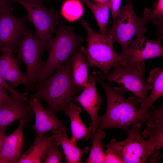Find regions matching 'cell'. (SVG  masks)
Instances as JSON below:
<instances>
[{
    "label": "cell",
    "mask_w": 163,
    "mask_h": 163,
    "mask_svg": "<svg viewBox=\"0 0 163 163\" xmlns=\"http://www.w3.org/2000/svg\"><path fill=\"white\" fill-rule=\"evenodd\" d=\"M102 85L105 92L107 106L105 114L98 117V129L120 128L127 132L133 123L139 121H147L151 116L150 110L141 113L137 109L140 103L135 96L127 99L123 96L125 92L122 87L112 88L110 82H104L96 79Z\"/></svg>",
    "instance_id": "obj_1"
},
{
    "label": "cell",
    "mask_w": 163,
    "mask_h": 163,
    "mask_svg": "<svg viewBox=\"0 0 163 163\" xmlns=\"http://www.w3.org/2000/svg\"><path fill=\"white\" fill-rule=\"evenodd\" d=\"M71 56L64 65L59 67L54 73L46 79L38 82L35 92L29 97L47 105V110L56 115L63 110L72 101L75 95L80 91L75 85L71 73Z\"/></svg>",
    "instance_id": "obj_2"
},
{
    "label": "cell",
    "mask_w": 163,
    "mask_h": 163,
    "mask_svg": "<svg viewBox=\"0 0 163 163\" xmlns=\"http://www.w3.org/2000/svg\"><path fill=\"white\" fill-rule=\"evenodd\" d=\"M56 33V37L50 39L46 44L45 50L48 51V56L38 82L49 77L59 67L67 62L85 40L61 21Z\"/></svg>",
    "instance_id": "obj_3"
},
{
    "label": "cell",
    "mask_w": 163,
    "mask_h": 163,
    "mask_svg": "<svg viewBox=\"0 0 163 163\" xmlns=\"http://www.w3.org/2000/svg\"><path fill=\"white\" fill-rule=\"evenodd\" d=\"M81 23L88 34V48L85 50V59L89 68L95 67L107 74L112 67L120 66L122 61L120 54L114 50V42L111 36L96 33L85 20Z\"/></svg>",
    "instance_id": "obj_4"
},
{
    "label": "cell",
    "mask_w": 163,
    "mask_h": 163,
    "mask_svg": "<svg viewBox=\"0 0 163 163\" xmlns=\"http://www.w3.org/2000/svg\"><path fill=\"white\" fill-rule=\"evenodd\" d=\"M48 41L37 38L26 26L24 36L18 44L17 58L24 62L27 68L26 92L35 88L40 79L45 64L42 56Z\"/></svg>",
    "instance_id": "obj_5"
},
{
    "label": "cell",
    "mask_w": 163,
    "mask_h": 163,
    "mask_svg": "<svg viewBox=\"0 0 163 163\" xmlns=\"http://www.w3.org/2000/svg\"><path fill=\"white\" fill-rule=\"evenodd\" d=\"M142 126V124L139 122L133 123L127 132L128 136L125 140L118 141L112 138L108 144H104V148L111 149L123 163L147 162L156 149L149 140L144 139L141 135Z\"/></svg>",
    "instance_id": "obj_6"
},
{
    "label": "cell",
    "mask_w": 163,
    "mask_h": 163,
    "mask_svg": "<svg viewBox=\"0 0 163 163\" xmlns=\"http://www.w3.org/2000/svg\"><path fill=\"white\" fill-rule=\"evenodd\" d=\"M148 22L144 17L139 18L136 15L132 0H128L126 5H121L113 25L107 29L106 34L111 36L114 42L120 44L121 53H123L127 50L135 35L147 31L145 26Z\"/></svg>",
    "instance_id": "obj_7"
},
{
    "label": "cell",
    "mask_w": 163,
    "mask_h": 163,
    "mask_svg": "<svg viewBox=\"0 0 163 163\" xmlns=\"http://www.w3.org/2000/svg\"><path fill=\"white\" fill-rule=\"evenodd\" d=\"M145 65L142 62L136 66L125 67L117 66L113 67L112 72L104 75L101 71L97 72L96 79L114 82L124 88L125 91L133 94L142 105L152 86L145 81L144 75Z\"/></svg>",
    "instance_id": "obj_8"
},
{
    "label": "cell",
    "mask_w": 163,
    "mask_h": 163,
    "mask_svg": "<svg viewBox=\"0 0 163 163\" xmlns=\"http://www.w3.org/2000/svg\"><path fill=\"white\" fill-rule=\"evenodd\" d=\"M21 5L27 10V20L34 25L37 38L48 41L56 33L60 22V15L57 11L46 8L43 0H8Z\"/></svg>",
    "instance_id": "obj_9"
},
{
    "label": "cell",
    "mask_w": 163,
    "mask_h": 163,
    "mask_svg": "<svg viewBox=\"0 0 163 163\" xmlns=\"http://www.w3.org/2000/svg\"><path fill=\"white\" fill-rule=\"evenodd\" d=\"M145 33L143 32L136 35V38L132 41L126 51L120 54L122 61L121 66H136L146 60L163 56L161 39L149 40L145 36Z\"/></svg>",
    "instance_id": "obj_10"
},
{
    "label": "cell",
    "mask_w": 163,
    "mask_h": 163,
    "mask_svg": "<svg viewBox=\"0 0 163 163\" xmlns=\"http://www.w3.org/2000/svg\"><path fill=\"white\" fill-rule=\"evenodd\" d=\"M13 11L10 3L0 7V50L5 46L14 52L24 36L27 17H16Z\"/></svg>",
    "instance_id": "obj_11"
},
{
    "label": "cell",
    "mask_w": 163,
    "mask_h": 163,
    "mask_svg": "<svg viewBox=\"0 0 163 163\" xmlns=\"http://www.w3.org/2000/svg\"><path fill=\"white\" fill-rule=\"evenodd\" d=\"M28 97H21L10 93L0 105V130L5 133L6 129L15 121H30L34 113Z\"/></svg>",
    "instance_id": "obj_12"
},
{
    "label": "cell",
    "mask_w": 163,
    "mask_h": 163,
    "mask_svg": "<svg viewBox=\"0 0 163 163\" xmlns=\"http://www.w3.org/2000/svg\"><path fill=\"white\" fill-rule=\"evenodd\" d=\"M97 72L94 70L89 76L87 84L81 94L74 97L72 101L79 103L90 116L91 122L89 129L90 136L99 126L98 112L102 98L98 95L96 87Z\"/></svg>",
    "instance_id": "obj_13"
},
{
    "label": "cell",
    "mask_w": 163,
    "mask_h": 163,
    "mask_svg": "<svg viewBox=\"0 0 163 163\" xmlns=\"http://www.w3.org/2000/svg\"><path fill=\"white\" fill-rule=\"evenodd\" d=\"M0 76L15 89L18 86L26 85L27 78L20 68L21 61L13 55L8 48L2 47L0 50Z\"/></svg>",
    "instance_id": "obj_14"
},
{
    "label": "cell",
    "mask_w": 163,
    "mask_h": 163,
    "mask_svg": "<svg viewBox=\"0 0 163 163\" xmlns=\"http://www.w3.org/2000/svg\"><path fill=\"white\" fill-rule=\"evenodd\" d=\"M28 102L35 114V123L32 126L36 133L35 141L45 135L47 131L51 130H61L67 131V129L64 125L62 121L58 119L56 115L46 110L42 102L29 97Z\"/></svg>",
    "instance_id": "obj_15"
},
{
    "label": "cell",
    "mask_w": 163,
    "mask_h": 163,
    "mask_svg": "<svg viewBox=\"0 0 163 163\" xmlns=\"http://www.w3.org/2000/svg\"><path fill=\"white\" fill-rule=\"evenodd\" d=\"M27 123L20 120L18 128L6 136L0 152V156L5 163H15L20 157L24 145L23 130Z\"/></svg>",
    "instance_id": "obj_16"
},
{
    "label": "cell",
    "mask_w": 163,
    "mask_h": 163,
    "mask_svg": "<svg viewBox=\"0 0 163 163\" xmlns=\"http://www.w3.org/2000/svg\"><path fill=\"white\" fill-rule=\"evenodd\" d=\"M147 128L143 136L147 138L156 149L163 147V107L161 104L151 112V116L147 121Z\"/></svg>",
    "instance_id": "obj_17"
},
{
    "label": "cell",
    "mask_w": 163,
    "mask_h": 163,
    "mask_svg": "<svg viewBox=\"0 0 163 163\" xmlns=\"http://www.w3.org/2000/svg\"><path fill=\"white\" fill-rule=\"evenodd\" d=\"M85 49L80 47L71 56V75L75 85L80 91L84 88L88 81L89 67L85 60Z\"/></svg>",
    "instance_id": "obj_18"
},
{
    "label": "cell",
    "mask_w": 163,
    "mask_h": 163,
    "mask_svg": "<svg viewBox=\"0 0 163 163\" xmlns=\"http://www.w3.org/2000/svg\"><path fill=\"white\" fill-rule=\"evenodd\" d=\"M82 110L81 107L72 101L63 110L70 120L72 133L70 140L75 144L80 139L84 138L87 140L91 137L89 128L84 124L80 115Z\"/></svg>",
    "instance_id": "obj_19"
},
{
    "label": "cell",
    "mask_w": 163,
    "mask_h": 163,
    "mask_svg": "<svg viewBox=\"0 0 163 163\" xmlns=\"http://www.w3.org/2000/svg\"><path fill=\"white\" fill-rule=\"evenodd\" d=\"M67 132L61 130H53L54 141L56 144L62 146L65 156L66 163H81L83 155L88 152L90 148L87 146L83 149H80L76 144L72 142Z\"/></svg>",
    "instance_id": "obj_20"
},
{
    "label": "cell",
    "mask_w": 163,
    "mask_h": 163,
    "mask_svg": "<svg viewBox=\"0 0 163 163\" xmlns=\"http://www.w3.org/2000/svg\"><path fill=\"white\" fill-rule=\"evenodd\" d=\"M147 82L152 86V91L149 96L146 97L143 103L138 109L141 113L152 110L153 104L163 95V70L160 68L153 69L150 72Z\"/></svg>",
    "instance_id": "obj_21"
},
{
    "label": "cell",
    "mask_w": 163,
    "mask_h": 163,
    "mask_svg": "<svg viewBox=\"0 0 163 163\" xmlns=\"http://www.w3.org/2000/svg\"><path fill=\"white\" fill-rule=\"evenodd\" d=\"M54 137L45 135L36 140L32 145L21 155L15 163H39L43 160L48 148Z\"/></svg>",
    "instance_id": "obj_22"
},
{
    "label": "cell",
    "mask_w": 163,
    "mask_h": 163,
    "mask_svg": "<svg viewBox=\"0 0 163 163\" xmlns=\"http://www.w3.org/2000/svg\"><path fill=\"white\" fill-rule=\"evenodd\" d=\"M91 10L99 27L101 34L106 35L110 10L109 0L94 3L90 0H80Z\"/></svg>",
    "instance_id": "obj_23"
},
{
    "label": "cell",
    "mask_w": 163,
    "mask_h": 163,
    "mask_svg": "<svg viewBox=\"0 0 163 163\" xmlns=\"http://www.w3.org/2000/svg\"><path fill=\"white\" fill-rule=\"evenodd\" d=\"M106 134L104 129L97 128L91 136L92 145L89 155L85 163H102L104 162L105 154L101 140L106 137Z\"/></svg>",
    "instance_id": "obj_24"
},
{
    "label": "cell",
    "mask_w": 163,
    "mask_h": 163,
    "mask_svg": "<svg viewBox=\"0 0 163 163\" xmlns=\"http://www.w3.org/2000/svg\"><path fill=\"white\" fill-rule=\"evenodd\" d=\"M144 17L149 21H151L158 28V38L162 39L163 17V0H158L151 8L145 9Z\"/></svg>",
    "instance_id": "obj_25"
},
{
    "label": "cell",
    "mask_w": 163,
    "mask_h": 163,
    "mask_svg": "<svg viewBox=\"0 0 163 163\" xmlns=\"http://www.w3.org/2000/svg\"><path fill=\"white\" fill-rule=\"evenodd\" d=\"M83 13V7L80 0H66L62 4L61 14L69 21L78 20Z\"/></svg>",
    "instance_id": "obj_26"
},
{
    "label": "cell",
    "mask_w": 163,
    "mask_h": 163,
    "mask_svg": "<svg viewBox=\"0 0 163 163\" xmlns=\"http://www.w3.org/2000/svg\"><path fill=\"white\" fill-rule=\"evenodd\" d=\"M46 155L47 157L44 163H59L62 162L64 154L53 139L48 148Z\"/></svg>",
    "instance_id": "obj_27"
},
{
    "label": "cell",
    "mask_w": 163,
    "mask_h": 163,
    "mask_svg": "<svg viewBox=\"0 0 163 163\" xmlns=\"http://www.w3.org/2000/svg\"><path fill=\"white\" fill-rule=\"evenodd\" d=\"M107 148V150L104 153L105 156L104 163H123L120 158L110 148Z\"/></svg>",
    "instance_id": "obj_28"
},
{
    "label": "cell",
    "mask_w": 163,
    "mask_h": 163,
    "mask_svg": "<svg viewBox=\"0 0 163 163\" xmlns=\"http://www.w3.org/2000/svg\"><path fill=\"white\" fill-rule=\"evenodd\" d=\"M0 85L8 91L10 93H12L19 97H24L26 94V93H21L18 91L12 88L0 76Z\"/></svg>",
    "instance_id": "obj_29"
},
{
    "label": "cell",
    "mask_w": 163,
    "mask_h": 163,
    "mask_svg": "<svg viewBox=\"0 0 163 163\" xmlns=\"http://www.w3.org/2000/svg\"><path fill=\"white\" fill-rule=\"evenodd\" d=\"M121 0H110V10L112 18L113 19L121 6Z\"/></svg>",
    "instance_id": "obj_30"
},
{
    "label": "cell",
    "mask_w": 163,
    "mask_h": 163,
    "mask_svg": "<svg viewBox=\"0 0 163 163\" xmlns=\"http://www.w3.org/2000/svg\"><path fill=\"white\" fill-rule=\"evenodd\" d=\"M8 95L7 90L0 85V105L5 101Z\"/></svg>",
    "instance_id": "obj_31"
},
{
    "label": "cell",
    "mask_w": 163,
    "mask_h": 163,
    "mask_svg": "<svg viewBox=\"0 0 163 163\" xmlns=\"http://www.w3.org/2000/svg\"><path fill=\"white\" fill-rule=\"evenodd\" d=\"M6 136L5 133L0 130V152Z\"/></svg>",
    "instance_id": "obj_32"
},
{
    "label": "cell",
    "mask_w": 163,
    "mask_h": 163,
    "mask_svg": "<svg viewBox=\"0 0 163 163\" xmlns=\"http://www.w3.org/2000/svg\"><path fill=\"white\" fill-rule=\"evenodd\" d=\"M10 3L8 0H0V7Z\"/></svg>",
    "instance_id": "obj_33"
},
{
    "label": "cell",
    "mask_w": 163,
    "mask_h": 163,
    "mask_svg": "<svg viewBox=\"0 0 163 163\" xmlns=\"http://www.w3.org/2000/svg\"><path fill=\"white\" fill-rule=\"evenodd\" d=\"M0 163H5L4 161L1 158L0 156Z\"/></svg>",
    "instance_id": "obj_34"
},
{
    "label": "cell",
    "mask_w": 163,
    "mask_h": 163,
    "mask_svg": "<svg viewBox=\"0 0 163 163\" xmlns=\"http://www.w3.org/2000/svg\"><path fill=\"white\" fill-rule=\"evenodd\" d=\"M95 0L97 1H98L99 2H102L105 1H107L108 0Z\"/></svg>",
    "instance_id": "obj_35"
},
{
    "label": "cell",
    "mask_w": 163,
    "mask_h": 163,
    "mask_svg": "<svg viewBox=\"0 0 163 163\" xmlns=\"http://www.w3.org/2000/svg\"><path fill=\"white\" fill-rule=\"evenodd\" d=\"M43 1H47V0H43Z\"/></svg>",
    "instance_id": "obj_36"
}]
</instances>
